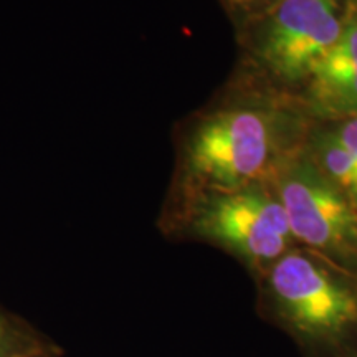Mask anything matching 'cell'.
I'll use <instances>...</instances> for the list:
<instances>
[{"label": "cell", "instance_id": "obj_9", "mask_svg": "<svg viewBox=\"0 0 357 357\" xmlns=\"http://www.w3.org/2000/svg\"><path fill=\"white\" fill-rule=\"evenodd\" d=\"M334 136H336V139L341 142L346 149H349L357 158V119L344 124Z\"/></svg>", "mask_w": 357, "mask_h": 357}, {"label": "cell", "instance_id": "obj_1", "mask_svg": "<svg viewBox=\"0 0 357 357\" xmlns=\"http://www.w3.org/2000/svg\"><path fill=\"white\" fill-rule=\"evenodd\" d=\"M271 289L291 323L311 336H334L357 323V296L307 257H283L273 266Z\"/></svg>", "mask_w": 357, "mask_h": 357}, {"label": "cell", "instance_id": "obj_5", "mask_svg": "<svg viewBox=\"0 0 357 357\" xmlns=\"http://www.w3.org/2000/svg\"><path fill=\"white\" fill-rule=\"evenodd\" d=\"M200 227L218 242L255 260L278 258L291 235L281 202L258 192L215 199L204 211Z\"/></svg>", "mask_w": 357, "mask_h": 357}, {"label": "cell", "instance_id": "obj_8", "mask_svg": "<svg viewBox=\"0 0 357 357\" xmlns=\"http://www.w3.org/2000/svg\"><path fill=\"white\" fill-rule=\"evenodd\" d=\"M357 63V20L349 25L339 35L334 47L326 53L323 60L312 70V78H326L336 75L339 71L349 68Z\"/></svg>", "mask_w": 357, "mask_h": 357}, {"label": "cell", "instance_id": "obj_7", "mask_svg": "<svg viewBox=\"0 0 357 357\" xmlns=\"http://www.w3.org/2000/svg\"><path fill=\"white\" fill-rule=\"evenodd\" d=\"M316 95L339 111H357V63L336 75L314 79Z\"/></svg>", "mask_w": 357, "mask_h": 357}, {"label": "cell", "instance_id": "obj_4", "mask_svg": "<svg viewBox=\"0 0 357 357\" xmlns=\"http://www.w3.org/2000/svg\"><path fill=\"white\" fill-rule=\"evenodd\" d=\"M336 0H283L268 25V66L289 82L312 73L341 35Z\"/></svg>", "mask_w": 357, "mask_h": 357}, {"label": "cell", "instance_id": "obj_2", "mask_svg": "<svg viewBox=\"0 0 357 357\" xmlns=\"http://www.w3.org/2000/svg\"><path fill=\"white\" fill-rule=\"evenodd\" d=\"M270 142V126L260 113L236 109L217 114L192 137L190 169L212 184L236 187L261 171Z\"/></svg>", "mask_w": 357, "mask_h": 357}, {"label": "cell", "instance_id": "obj_6", "mask_svg": "<svg viewBox=\"0 0 357 357\" xmlns=\"http://www.w3.org/2000/svg\"><path fill=\"white\" fill-rule=\"evenodd\" d=\"M319 158L326 174L337 187L357 195V158L336 139L334 134L321 142Z\"/></svg>", "mask_w": 357, "mask_h": 357}, {"label": "cell", "instance_id": "obj_3", "mask_svg": "<svg viewBox=\"0 0 357 357\" xmlns=\"http://www.w3.org/2000/svg\"><path fill=\"white\" fill-rule=\"evenodd\" d=\"M281 205L298 238L329 253L357 248V213L337 185L310 166H298L281 182Z\"/></svg>", "mask_w": 357, "mask_h": 357}]
</instances>
